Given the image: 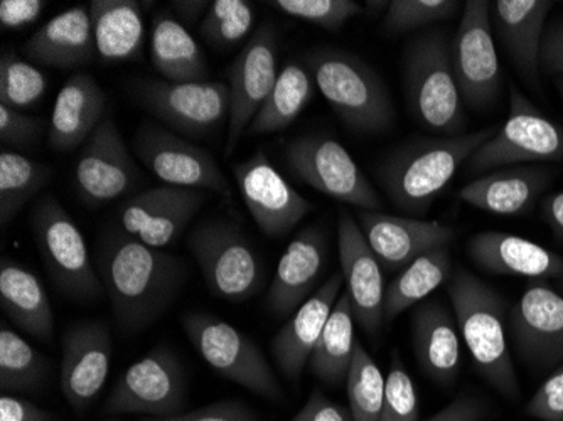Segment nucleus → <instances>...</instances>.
Segmentation results:
<instances>
[{"label":"nucleus","mask_w":563,"mask_h":421,"mask_svg":"<svg viewBox=\"0 0 563 421\" xmlns=\"http://www.w3.org/2000/svg\"><path fill=\"white\" fill-rule=\"evenodd\" d=\"M98 268L117 324L125 334H137L156 322L188 278L179 256L125 234H110L101 246Z\"/></svg>","instance_id":"obj_1"},{"label":"nucleus","mask_w":563,"mask_h":421,"mask_svg":"<svg viewBox=\"0 0 563 421\" xmlns=\"http://www.w3.org/2000/svg\"><path fill=\"white\" fill-rule=\"evenodd\" d=\"M498 130V126H489L473 134L423 139L391 152L378 170L388 198L404 213L426 214L459 167L466 164L484 142L492 141Z\"/></svg>","instance_id":"obj_2"},{"label":"nucleus","mask_w":563,"mask_h":421,"mask_svg":"<svg viewBox=\"0 0 563 421\" xmlns=\"http://www.w3.org/2000/svg\"><path fill=\"white\" fill-rule=\"evenodd\" d=\"M449 297L477 372L503 397L517 400L520 385L506 337V300L464 268L452 275Z\"/></svg>","instance_id":"obj_3"},{"label":"nucleus","mask_w":563,"mask_h":421,"mask_svg":"<svg viewBox=\"0 0 563 421\" xmlns=\"http://www.w3.org/2000/svg\"><path fill=\"white\" fill-rule=\"evenodd\" d=\"M306 66L344 125L362 134H383L394 126L395 107L378 73L347 51H312Z\"/></svg>","instance_id":"obj_4"},{"label":"nucleus","mask_w":563,"mask_h":421,"mask_svg":"<svg viewBox=\"0 0 563 421\" xmlns=\"http://www.w3.org/2000/svg\"><path fill=\"white\" fill-rule=\"evenodd\" d=\"M405 91L413 119L435 134H461L466 126L463 97L452 68V44L441 31L408 44L404 62Z\"/></svg>","instance_id":"obj_5"},{"label":"nucleus","mask_w":563,"mask_h":421,"mask_svg":"<svg viewBox=\"0 0 563 421\" xmlns=\"http://www.w3.org/2000/svg\"><path fill=\"white\" fill-rule=\"evenodd\" d=\"M563 160V126L543 115L517 85H509V115L492 141L467 160L470 173H493L527 163Z\"/></svg>","instance_id":"obj_6"},{"label":"nucleus","mask_w":563,"mask_h":421,"mask_svg":"<svg viewBox=\"0 0 563 421\" xmlns=\"http://www.w3.org/2000/svg\"><path fill=\"white\" fill-rule=\"evenodd\" d=\"M181 322L192 346L214 372L255 395L282 400L284 392L271 364L243 332L208 312L185 313Z\"/></svg>","instance_id":"obj_7"},{"label":"nucleus","mask_w":563,"mask_h":421,"mask_svg":"<svg viewBox=\"0 0 563 421\" xmlns=\"http://www.w3.org/2000/svg\"><path fill=\"white\" fill-rule=\"evenodd\" d=\"M33 231L44 265L62 292L91 302L103 296L106 288L91 267L84 234L55 198L37 202Z\"/></svg>","instance_id":"obj_8"},{"label":"nucleus","mask_w":563,"mask_h":421,"mask_svg":"<svg viewBox=\"0 0 563 421\" xmlns=\"http://www.w3.org/2000/svg\"><path fill=\"white\" fill-rule=\"evenodd\" d=\"M188 243L211 293L233 303L245 302L257 293L262 284L261 259L235 224H201L192 231Z\"/></svg>","instance_id":"obj_9"},{"label":"nucleus","mask_w":563,"mask_h":421,"mask_svg":"<svg viewBox=\"0 0 563 421\" xmlns=\"http://www.w3.org/2000/svg\"><path fill=\"white\" fill-rule=\"evenodd\" d=\"M452 68L464 103L488 110L499 100L501 66L493 40L492 2L470 0L463 5L452 41Z\"/></svg>","instance_id":"obj_10"},{"label":"nucleus","mask_w":563,"mask_h":421,"mask_svg":"<svg viewBox=\"0 0 563 421\" xmlns=\"http://www.w3.org/2000/svg\"><path fill=\"white\" fill-rule=\"evenodd\" d=\"M290 173L316 191L362 211L382 208L378 195L350 152L324 135H306L286 151Z\"/></svg>","instance_id":"obj_11"},{"label":"nucleus","mask_w":563,"mask_h":421,"mask_svg":"<svg viewBox=\"0 0 563 421\" xmlns=\"http://www.w3.org/2000/svg\"><path fill=\"white\" fill-rule=\"evenodd\" d=\"M139 103L173 132L185 137H207L230 119V88L224 84H170L139 81L134 88Z\"/></svg>","instance_id":"obj_12"},{"label":"nucleus","mask_w":563,"mask_h":421,"mask_svg":"<svg viewBox=\"0 0 563 421\" xmlns=\"http://www.w3.org/2000/svg\"><path fill=\"white\" fill-rule=\"evenodd\" d=\"M186 378L181 364L167 347H156L132 364L110 392V414H147L167 418L181 413Z\"/></svg>","instance_id":"obj_13"},{"label":"nucleus","mask_w":563,"mask_h":421,"mask_svg":"<svg viewBox=\"0 0 563 421\" xmlns=\"http://www.w3.org/2000/svg\"><path fill=\"white\" fill-rule=\"evenodd\" d=\"M134 151L141 163L166 186L230 196V186L210 152L156 123H142Z\"/></svg>","instance_id":"obj_14"},{"label":"nucleus","mask_w":563,"mask_h":421,"mask_svg":"<svg viewBox=\"0 0 563 421\" xmlns=\"http://www.w3.org/2000/svg\"><path fill=\"white\" fill-rule=\"evenodd\" d=\"M277 31L264 24L240 51L228 69L230 119H228L227 155H232L252 120L267 100L277 81Z\"/></svg>","instance_id":"obj_15"},{"label":"nucleus","mask_w":563,"mask_h":421,"mask_svg":"<svg viewBox=\"0 0 563 421\" xmlns=\"http://www.w3.org/2000/svg\"><path fill=\"white\" fill-rule=\"evenodd\" d=\"M233 176L250 217L271 239L289 234L311 211V202L284 179L262 151L236 164Z\"/></svg>","instance_id":"obj_16"},{"label":"nucleus","mask_w":563,"mask_h":421,"mask_svg":"<svg viewBox=\"0 0 563 421\" xmlns=\"http://www.w3.org/2000/svg\"><path fill=\"white\" fill-rule=\"evenodd\" d=\"M207 196L196 189L159 186L126 199L119 209L123 234L152 248H164L181 236Z\"/></svg>","instance_id":"obj_17"},{"label":"nucleus","mask_w":563,"mask_h":421,"mask_svg":"<svg viewBox=\"0 0 563 421\" xmlns=\"http://www.w3.org/2000/svg\"><path fill=\"white\" fill-rule=\"evenodd\" d=\"M518 356L534 369L563 361V296L543 281L531 280L509 313Z\"/></svg>","instance_id":"obj_18"},{"label":"nucleus","mask_w":563,"mask_h":421,"mask_svg":"<svg viewBox=\"0 0 563 421\" xmlns=\"http://www.w3.org/2000/svg\"><path fill=\"white\" fill-rule=\"evenodd\" d=\"M139 180L132 160L113 119H106L88 139L76 160L75 182L88 206H101L123 198Z\"/></svg>","instance_id":"obj_19"},{"label":"nucleus","mask_w":563,"mask_h":421,"mask_svg":"<svg viewBox=\"0 0 563 421\" xmlns=\"http://www.w3.org/2000/svg\"><path fill=\"white\" fill-rule=\"evenodd\" d=\"M112 335L106 322L73 324L63 335L62 391L76 413H84L109 378Z\"/></svg>","instance_id":"obj_20"},{"label":"nucleus","mask_w":563,"mask_h":421,"mask_svg":"<svg viewBox=\"0 0 563 421\" xmlns=\"http://www.w3.org/2000/svg\"><path fill=\"white\" fill-rule=\"evenodd\" d=\"M357 226L383 270H404L426 253L449 248L455 231L439 221L391 217L378 211H357Z\"/></svg>","instance_id":"obj_21"},{"label":"nucleus","mask_w":563,"mask_h":421,"mask_svg":"<svg viewBox=\"0 0 563 421\" xmlns=\"http://www.w3.org/2000/svg\"><path fill=\"white\" fill-rule=\"evenodd\" d=\"M338 246H340L341 274L346 281V293L353 307L354 321L366 334L378 335L382 331L383 268L369 248L365 234L347 211H341L338 221Z\"/></svg>","instance_id":"obj_22"},{"label":"nucleus","mask_w":563,"mask_h":421,"mask_svg":"<svg viewBox=\"0 0 563 421\" xmlns=\"http://www.w3.org/2000/svg\"><path fill=\"white\" fill-rule=\"evenodd\" d=\"M550 0H496L492 2V25L521 80L531 90L542 91L540 53Z\"/></svg>","instance_id":"obj_23"},{"label":"nucleus","mask_w":563,"mask_h":421,"mask_svg":"<svg viewBox=\"0 0 563 421\" xmlns=\"http://www.w3.org/2000/svg\"><path fill=\"white\" fill-rule=\"evenodd\" d=\"M467 256L481 270L505 277H525L534 281L559 280L563 256L517 234L483 231L467 242Z\"/></svg>","instance_id":"obj_24"},{"label":"nucleus","mask_w":563,"mask_h":421,"mask_svg":"<svg viewBox=\"0 0 563 421\" xmlns=\"http://www.w3.org/2000/svg\"><path fill=\"white\" fill-rule=\"evenodd\" d=\"M343 274H334L316 290L294 313L272 342L277 366L289 381H299L303 367L311 359L312 351L324 331L325 322L336 306L343 288Z\"/></svg>","instance_id":"obj_25"},{"label":"nucleus","mask_w":563,"mask_h":421,"mask_svg":"<svg viewBox=\"0 0 563 421\" xmlns=\"http://www.w3.org/2000/svg\"><path fill=\"white\" fill-rule=\"evenodd\" d=\"M107 97L93 76L76 73L63 85L51 113L49 147L56 152H73L87 144L103 120Z\"/></svg>","instance_id":"obj_26"},{"label":"nucleus","mask_w":563,"mask_h":421,"mask_svg":"<svg viewBox=\"0 0 563 421\" xmlns=\"http://www.w3.org/2000/svg\"><path fill=\"white\" fill-rule=\"evenodd\" d=\"M550 182L552 173L542 167H506L471 180L459 198L486 213L521 217L530 213Z\"/></svg>","instance_id":"obj_27"},{"label":"nucleus","mask_w":563,"mask_h":421,"mask_svg":"<svg viewBox=\"0 0 563 421\" xmlns=\"http://www.w3.org/2000/svg\"><path fill=\"white\" fill-rule=\"evenodd\" d=\"M325 262V236L318 228L302 231L282 256L268 290L267 306L277 318L299 309L321 277Z\"/></svg>","instance_id":"obj_28"},{"label":"nucleus","mask_w":563,"mask_h":421,"mask_svg":"<svg viewBox=\"0 0 563 421\" xmlns=\"http://www.w3.org/2000/svg\"><path fill=\"white\" fill-rule=\"evenodd\" d=\"M25 58L53 68H78L97 58L90 11L84 5L49 19L24 44Z\"/></svg>","instance_id":"obj_29"},{"label":"nucleus","mask_w":563,"mask_h":421,"mask_svg":"<svg viewBox=\"0 0 563 421\" xmlns=\"http://www.w3.org/2000/svg\"><path fill=\"white\" fill-rule=\"evenodd\" d=\"M412 341L423 373L438 385H452L461 369V332L439 300L419 303L413 310Z\"/></svg>","instance_id":"obj_30"},{"label":"nucleus","mask_w":563,"mask_h":421,"mask_svg":"<svg viewBox=\"0 0 563 421\" xmlns=\"http://www.w3.org/2000/svg\"><path fill=\"white\" fill-rule=\"evenodd\" d=\"M91 24L98 58L103 65L134 62L145 43V24L135 0H93Z\"/></svg>","instance_id":"obj_31"},{"label":"nucleus","mask_w":563,"mask_h":421,"mask_svg":"<svg viewBox=\"0 0 563 421\" xmlns=\"http://www.w3.org/2000/svg\"><path fill=\"white\" fill-rule=\"evenodd\" d=\"M0 302L19 329L43 342L53 339L55 319L46 290L36 275L12 259L0 263Z\"/></svg>","instance_id":"obj_32"},{"label":"nucleus","mask_w":563,"mask_h":421,"mask_svg":"<svg viewBox=\"0 0 563 421\" xmlns=\"http://www.w3.org/2000/svg\"><path fill=\"white\" fill-rule=\"evenodd\" d=\"M151 55L154 68L170 84L202 81L207 76V59L201 47L173 15L154 18Z\"/></svg>","instance_id":"obj_33"},{"label":"nucleus","mask_w":563,"mask_h":421,"mask_svg":"<svg viewBox=\"0 0 563 421\" xmlns=\"http://www.w3.org/2000/svg\"><path fill=\"white\" fill-rule=\"evenodd\" d=\"M314 85V78L307 66L297 62L287 63L278 71L271 95L250 123L245 135L253 137L286 130L311 103Z\"/></svg>","instance_id":"obj_34"},{"label":"nucleus","mask_w":563,"mask_h":421,"mask_svg":"<svg viewBox=\"0 0 563 421\" xmlns=\"http://www.w3.org/2000/svg\"><path fill=\"white\" fill-rule=\"evenodd\" d=\"M452 277V259L449 248L433 250L417 258L400 272L385 288L383 318L395 321L405 310L417 307L432 296L442 284Z\"/></svg>","instance_id":"obj_35"},{"label":"nucleus","mask_w":563,"mask_h":421,"mask_svg":"<svg viewBox=\"0 0 563 421\" xmlns=\"http://www.w3.org/2000/svg\"><path fill=\"white\" fill-rule=\"evenodd\" d=\"M353 321V307H351L350 297L344 292L332 309L324 331L309 359V369L312 375L325 385H341L350 375L354 344H356Z\"/></svg>","instance_id":"obj_36"},{"label":"nucleus","mask_w":563,"mask_h":421,"mask_svg":"<svg viewBox=\"0 0 563 421\" xmlns=\"http://www.w3.org/2000/svg\"><path fill=\"white\" fill-rule=\"evenodd\" d=\"M49 363L18 332L2 324L0 331V388L8 392H34L46 385Z\"/></svg>","instance_id":"obj_37"},{"label":"nucleus","mask_w":563,"mask_h":421,"mask_svg":"<svg viewBox=\"0 0 563 421\" xmlns=\"http://www.w3.org/2000/svg\"><path fill=\"white\" fill-rule=\"evenodd\" d=\"M53 169L47 164L2 151L0 154V221L8 224L34 195L49 182Z\"/></svg>","instance_id":"obj_38"},{"label":"nucleus","mask_w":563,"mask_h":421,"mask_svg":"<svg viewBox=\"0 0 563 421\" xmlns=\"http://www.w3.org/2000/svg\"><path fill=\"white\" fill-rule=\"evenodd\" d=\"M346 383L353 421H382L385 378L362 342L356 341L354 344L353 363Z\"/></svg>","instance_id":"obj_39"},{"label":"nucleus","mask_w":563,"mask_h":421,"mask_svg":"<svg viewBox=\"0 0 563 421\" xmlns=\"http://www.w3.org/2000/svg\"><path fill=\"white\" fill-rule=\"evenodd\" d=\"M255 22V11L246 0H217L199 24L208 44L227 49L245 40Z\"/></svg>","instance_id":"obj_40"},{"label":"nucleus","mask_w":563,"mask_h":421,"mask_svg":"<svg viewBox=\"0 0 563 421\" xmlns=\"http://www.w3.org/2000/svg\"><path fill=\"white\" fill-rule=\"evenodd\" d=\"M44 73L30 62L4 51L0 59V103L11 109H30L46 93Z\"/></svg>","instance_id":"obj_41"},{"label":"nucleus","mask_w":563,"mask_h":421,"mask_svg":"<svg viewBox=\"0 0 563 421\" xmlns=\"http://www.w3.org/2000/svg\"><path fill=\"white\" fill-rule=\"evenodd\" d=\"M461 11L455 0H391L383 21L388 34L422 30L435 22L449 21Z\"/></svg>","instance_id":"obj_42"},{"label":"nucleus","mask_w":563,"mask_h":421,"mask_svg":"<svg viewBox=\"0 0 563 421\" xmlns=\"http://www.w3.org/2000/svg\"><path fill=\"white\" fill-rule=\"evenodd\" d=\"M287 15L311 22L322 30L338 31L363 11L353 0H275L271 2Z\"/></svg>","instance_id":"obj_43"},{"label":"nucleus","mask_w":563,"mask_h":421,"mask_svg":"<svg viewBox=\"0 0 563 421\" xmlns=\"http://www.w3.org/2000/svg\"><path fill=\"white\" fill-rule=\"evenodd\" d=\"M382 421H419L417 389L397 351H394L390 372L385 379Z\"/></svg>","instance_id":"obj_44"},{"label":"nucleus","mask_w":563,"mask_h":421,"mask_svg":"<svg viewBox=\"0 0 563 421\" xmlns=\"http://www.w3.org/2000/svg\"><path fill=\"white\" fill-rule=\"evenodd\" d=\"M46 122L0 103V139L12 147L31 148L40 142Z\"/></svg>","instance_id":"obj_45"},{"label":"nucleus","mask_w":563,"mask_h":421,"mask_svg":"<svg viewBox=\"0 0 563 421\" xmlns=\"http://www.w3.org/2000/svg\"><path fill=\"white\" fill-rule=\"evenodd\" d=\"M525 411L540 421H563V366L543 381Z\"/></svg>","instance_id":"obj_46"},{"label":"nucleus","mask_w":563,"mask_h":421,"mask_svg":"<svg viewBox=\"0 0 563 421\" xmlns=\"http://www.w3.org/2000/svg\"><path fill=\"white\" fill-rule=\"evenodd\" d=\"M141 421H261L255 411L239 401H221L199 408L191 413H179L167 418H144Z\"/></svg>","instance_id":"obj_47"},{"label":"nucleus","mask_w":563,"mask_h":421,"mask_svg":"<svg viewBox=\"0 0 563 421\" xmlns=\"http://www.w3.org/2000/svg\"><path fill=\"white\" fill-rule=\"evenodd\" d=\"M540 68L545 75L563 76V18L556 19L545 27Z\"/></svg>","instance_id":"obj_48"},{"label":"nucleus","mask_w":563,"mask_h":421,"mask_svg":"<svg viewBox=\"0 0 563 421\" xmlns=\"http://www.w3.org/2000/svg\"><path fill=\"white\" fill-rule=\"evenodd\" d=\"M290 421H353V418L350 410L329 400L321 391H314Z\"/></svg>","instance_id":"obj_49"},{"label":"nucleus","mask_w":563,"mask_h":421,"mask_svg":"<svg viewBox=\"0 0 563 421\" xmlns=\"http://www.w3.org/2000/svg\"><path fill=\"white\" fill-rule=\"evenodd\" d=\"M46 2L43 0H2L0 24L5 30H18L40 18Z\"/></svg>","instance_id":"obj_50"},{"label":"nucleus","mask_w":563,"mask_h":421,"mask_svg":"<svg viewBox=\"0 0 563 421\" xmlns=\"http://www.w3.org/2000/svg\"><path fill=\"white\" fill-rule=\"evenodd\" d=\"M484 417L486 408L477 398L461 395L427 421H481Z\"/></svg>","instance_id":"obj_51"},{"label":"nucleus","mask_w":563,"mask_h":421,"mask_svg":"<svg viewBox=\"0 0 563 421\" xmlns=\"http://www.w3.org/2000/svg\"><path fill=\"white\" fill-rule=\"evenodd\" d=\"M0 421H55L53 414L22 398L2 395L0 398Z\"/></svg>","instance_id":"obj_52"},{"label":"nucleus","mask_w":563,"mask_h":421,"mask_svg":"<svg viewBox=\"0 0 563 421\" xmlns=\"http://www.w3.org/2000/svg\"><path fill=\"white\" fill-rule=\"evenodd\" d=\"M542 214L559 242H563V191L543 199Z\"/></svg>","instance_id":"obj_53"},{"label":"nucleus","mask_w":563,"mask_h":421,"mask_svg":"<svg viewBox=\"0 0 563 421\" xmlns=\"http://www.w3.org/2000/svg\"><path fill=\"white\" fill-rule=\"evenodd\" d=\"M173 5L177 14L181 15L185 21L188 19L189 22H192L211 4H208V2H173Z\"/></svg>","instance_id":"obj_54"},{"label":"nucleus","mask_w":563,"mask_h":421,"mask_svg":"<svg viewBox=\"0 0 563 421\" xmlns=\"http://www.w3.org/2000/svg\"><path fill=\"white\" fill-rule=\"evenodd\" d=\"M555 87H556V90H559V95H560V98H562V103H563V76H556Z\"/></svg>","instance_id":"obj_55"},{"label":"nucleus","mask_w":563,"mask_h":421,"mask_svg":"<svg viewBox=\"0 0 563 421\" xmlns=\"http://www.w3.org/2000/svg\"><path fill=\"white\" fill-rule=\"evenodd\" d=\"M559 288H560V292L563 293V274H562V277L559 278Z\"/></svg>","instance_id":"obj_56"},{"label":"nucleus","mask_w":563,"mask_h":421,"mask_svg":"<svg viewBox=\"0 0 563 421\" xmlns=\"http://www.w3.org/2000/svg\"><path fill=\"white\" fill-rule=\"evenodd\" d=\"M109 421H117V420H109Z\"/></svg>","instance_id":"obj_57"}]
</instances>
